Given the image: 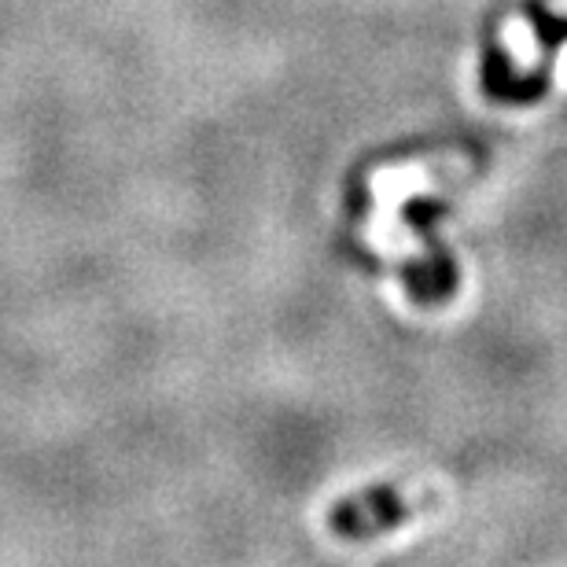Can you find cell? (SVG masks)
Wrapping results in <instances>:
<instances>
[{"mask_svg":"<svg viewBox=\"0 0 567 567\" xmlns=\"http://www.w3.org/2000/svg\"><path fill=\"white\" fill-rule=\"evenodd\" d=\"M502 41H505V49L513 52V60H516L519 66H530V63H535L538 41H535V30H530L524 19H508V22H505V30H502Z\"/></svg>","mask_w":567,"mask_h":567,"instance_id":"obj_1","label":"cell"},{"mask_svg":"<svg viewBox=\"0 0 567 567\" xmlns=\"http://www.w3.org/2000/svg\"><path fill=\"white\" fill-rule=\"evenodd\" d=\"M564 66H567V49H564ZM557 82H560V85H567V71H560V74H557Z\"/></svg>","mask_w":567,"mask_h":567,"instance_id":"obj_2","label":"cell"},{"mask_svg":"<svg viewBox=\"0 0 567 567\" xmlns=\"http://www.w3.org/2000/svg\"><path fill=\"white\" fill-rule=\"evenodd\" d=\"M553 11H567V0H557V8H553Z\"/></svg>","mask_w":567,"mask_h":567,"instance_id":"obj_3","label":"cell"}]
</instances>
